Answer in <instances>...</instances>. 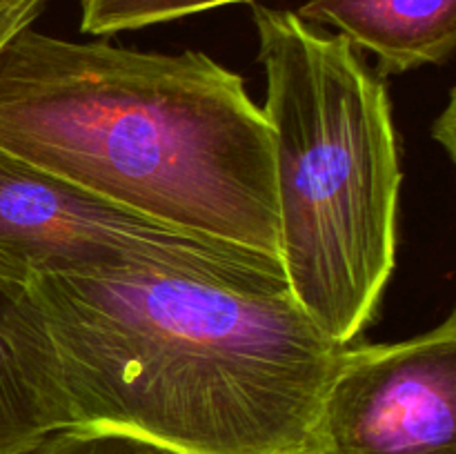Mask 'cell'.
Here are the masks:
<instances>
[{
	"instance_id": "6da1fadb",
	"label": "cell",
	"mask_w": 456,
	"mask_h": 454,
	"mask_svg": "<svg viewBox=\"0 0 456 454\" xmlns=\"http://www.w3.org/2000/svg\"><path fill=\"white\" fill-rule=\"evenodd\" d=\"M74 426L183 454H321L325 392L347 345L289 288L176 267L36 274Z\"/></svg>"
},
{
	"instance_id": "7a4b0ae2",
	"label": "cell",
	"mask_w": 456,
	"mask_h": 454,
	"mask_svg": "<svg viewBox=\"0 0 456 454\" xmlns=\"http://www.w3.org/2000/svg\"><path fill=\"white\" fill-rule=\"evenodd\" d=\"M0 150L165 225L279 261L270 125L245 80L205 52L74 43L25 27L0 49Z\"/></svg>"
},
{
	"instance_id": "3957f363",
	"label": "cell",
	"mask_w": 456,
	"mask_h": 454,
	"mask_svg": "<svg viewBox=\"0 0 456 454\" xmlns=\"http://www.w3.org/2000/svg\"><path fill=\"white\" fill-rule=\"evenodd\" d=\"M274 160L279 261L341 345L374 323L396 265L403 172L387 87L341 34L252 3Z\"/></svg>"
},
{
	"instance_id": "277c9868",
	"label": "cell",
	"mask_w": 456,
	"mask_h": 454,
	"mask_svg": "<svg viewBox=\"0 0 456 454\" xmlns=\"http://www.w3.org/2000/svg\"><path fill=\"white\" fill-rule=\"evenodd\" d=\"M132 267L288 288L276 258L165 225L0 150V272L29 280Z\"/></svg>"
},
{
	"instance_id": "5b68a950",
	"label": "cell",
	"mask_w": 456,
	"mask_h": 454,
	"mask_svg": "<svg viewBox=\"0 0 456 454\" xmlns=\"http://www.w3.org/2000/svg\"><path fill=\"white\" fill-rule=\"evenodd\" d=\"M319 441L321 454H456V316L408 341L347 345Z\"/></svg>"
},
{
	"instance_id": "8992f818",
	"label": "cell",
	"mask_w": 456,
	"mask_h": 454,
	"mask_svg": "<svg viewBox=\"0 0 456 454\" xmlns=\"http://www.w3.org/2000/svg\"><path fill=\"white\" fill-rule=\"evenodd\" d=\"M74 426L61 363L31 283L0 272V454Z\"/></svg>"
},
{
	"instance_id": "52a82bcc",
	"label": "cell",
	"mask_w": 456,
	"mask_h": 454,
	"mask_svg": "<svg viewBox=\"0 0 456 454\" xmlns=\"http://www.w3.org/2000/svg\"><path fill=\"white\" fill-rule=\"evenodd\" d=\"M297 16L372 52L379 78L444 65L456 45V0H305Z\"/></svg>"
},
{
	"instance_id": "ba28073f",
	"label": "cell",
	"mask_w": 456,
	"mask_h": 454,
	"mask_svg": "<svg viewBox=\"0 0 456 454\" xmlns=\"http://www.w3.org/2000/svg\"><path fill=\"white\" fill-rule=\"evenodd\" d=\"M234 3L256 0H83L80 31L89 36H111Z\"/></svg>"
},
{
	"instance_id": "9c48e42d",
	"label": "cell",
	"mask_w": 456,
	"mask_h": 454,
	"mask_svg": "<svg viewBox=\"0 0 456 454\" xmlns=\"http://www.w3.org/2000/svg\"><path fill=\"white\" fill-rule=\"evenodd\" d=\"M25 454H183L127 432L94 426H69L53 432Z\"/></svg>"
},
{
	"instance_id": "30bf717a",
	"label": "cell",
	"mask_w": 456,
	"mask_h": 454,
	"mask_svg": "<svg viewBox=\"0 0 456 454\" xmlns=\"http://www.w3.org/2000/svg\"><path fill=\"white\" fill-rule=\"evenodd\" d=\"M43 7H36V4H7L0 3V49L7 43L12 36H16L18 31L29 27L36 20V16L40 13Z\"/></svg>"
},
{
	"instance_id": "8fae6325",
	"label": "cell",
	"mask_w": 456,
	"mask_h": 454,
	"mask_svg": "<svg viewBox=\"0 0 456 454\" xmlns=\"http://www.w3.org/2000/svg\"><path fill=\"white\" fill-rule=\"evenodd\" d=\"M0 3H7V4H36V7H45L47 0H0Z\"/></svg>"
}]
</instances>
